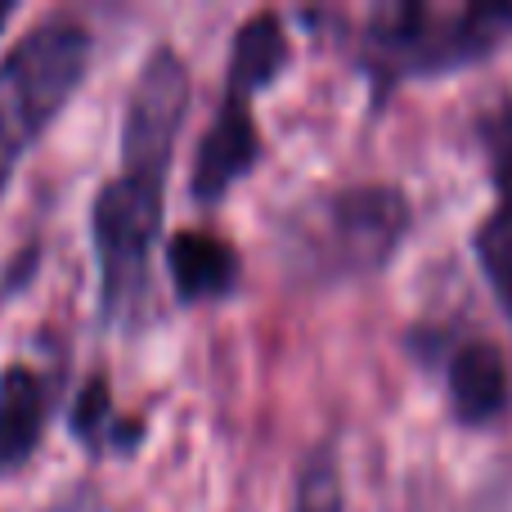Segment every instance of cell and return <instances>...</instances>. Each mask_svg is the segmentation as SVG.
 <instances>
[{
  "mask_svg": "<svg viewBox=\"0 0 512 512\" xmlns=\"http://www.w3.org/2000/svg\"><path fill=\"white\" fill-rule=\"evenodd\" d=\"M288 63V36H283V23L274 14H256L239 27L234 36V54H230V77H225V90L252 99L256 90H265Z\"/></svg>",
  "mask_w": 512,
  "mask_h": 512,
  "instance_id": "obj_11",
  "label": "cell"
},
{
  "mask_svg": "<svg viewBox=\"0 0 512 512\" xmlns=\"http://www.w3.org/2000/svg\"><path fill=\"white\" fill-rule=\"evenodd\" d=\"M256 158H261V135H256V122H252V99L225 90L221 113L207 126L203 144L194 153L189 189H194L198 203H216V198L230 194V185L243 171L256 167Z\"/></svg>",
  "mask_w": 512,
  "mask_h": 512,
  "instance_id": "obj_6",
  "label": "cell"
},
{
  "mask_svg": "<svg viewBox=\"0 0 512 512\" xmlns=\"http://www.w3.org/2000/svg\"><path fill=\"white\" fill-rule=\"evenodd\" d=\"M167 270H171V283H176V297L185 306H194V301H212L234 292V283H239V252L225 239H216V234L180 230L167 243Z\"/></svg>",
  "mask_w": 512,
  "mask_h": 512,
  "instance_id": "obj_9",
  "label": "cell"
},
{
  "mask_svg": "<svg viewBox=\"0 0 512 512\" xmlns=\"http://www.w3.org/2000/svg\"><path fill=\"white\" fill-rule=\"evenodd\" d=\"M405 198L387 185H355L319 198L306 216L297 212L301 256L319 274H364L382 265L405 234Z\"/></svg>",
  "mask_w": 512,
  "mask_h": 512,
  "instance_id": "obj_4",
  "label": "cell"
},
{
  "mask_svg": "<svg viewBox=\"0 0 512 512\" xmlns=\"http://www.w3.org/2000/svg\"><path fill=\"white\" fill-rule=\"evenodd\" d=\"M481 135H486L490 171H495V185H499V207L481 225L477 256H481V270L495 283L504 310L512 315V99L490 108L486 122H481Z\"/></svg>",
  "mask_w": 512,
  "mask_h": 512,
  "instance_id": "obj_7",
  "label": "cell"
},
{
  "mask_svg": "<svg viewBox=\"0 0 512 512\" xmlns=\"http://www.w3.org/2000/svg\"><path fill=\"white\" fill-rule=\"evenodd\" d=\"M450 405L463 423H490L508 405V364L499 346L463 342L450 355Z\"/></svg>",
  "mask_w": 512,
  "mask_h": 512,
  "instance_id": "obj_10",
  "label": "cell"
},
{
  "mask_svg": "<svg viewBox=\"0 0 512 512\" xmlns=\"http://www.w3.org/2000/svg\"><path fill=\"white\" fill-rule=\"evenodd\" d=\"M18 14V5H9V0H0V32H5V23Z\"/></svg>",
  "mask_w": 512,
  "mask_h": 512,
  "instance_id": "obj_14",
  "label": "cell"
},
{
  "mask_svg": "<svg viewBox=\"0 0 512 512\" xmlns=\"http://www.w3.org/2000/svg\"><path fill=\"white\" fill-rule=\"evenodd\" d=\"M292 512H342V477H337L333 450H315L297 477Z\"/></svg>",
  "mask_w": 512,
  "mask_h": 512,
  "instance_id": "obj_13",
  "label": "cell"
},
{
  "mask_svg": "<svg viewBox=\"0 0 512 512\" xmlns=\"http://www.w3.org/2000/svg\"><path fill=\"white\" fill-rule=\"evenodd\" d=\"M162 167H126L90 207V239L99 265V315L108 324H135L149 306V265L162 234Z\"/></svg>",
  "mask_w": 512,
  "mask_h": 512,
  "instance_id": "obj_2",
  "label": "cell"
},
{
  "mask_svg": "<svg viewBox=\"0 0 512 512\" xmlns=\"http://www.w3.org/2000/svg\"><path fill=\"white\" fill-rule=\"evenodd\" d=\"M512 36V5H382L364 45L382 77H432L486 59Z\"/></svg>",
  "mask_w": 512,
  "mask_h": 512,
  "instance_id": "obj_3",
  "label": "cell"
},
{
  "mask_svg": "<svg viewBox=\"0 0 512 512\" xmlns=\"http://www.w3.org/2000/svg\"><path fill=\"white\" fill-rule=\"evenodd\" d=\"M54 409L50 378L27 364H9L0 373V472L23 468L36 454Z\"/></svg>",
  "mask_w": 512,
  "mask_h": 512,
  "instance_id": "obj_8",
  "label": "cell"
},
{
  "mask_svg": "<svg viewBox=\"0 0 512 512\" xmlns=\"http://www.w3.org/2000/svg\"><path fill=\"white\" fill-rule=\"evenodd\" d=\"M72 432H77L90 450H104V445L135 450V441H140V427L135 423H113V396H108L104 373H95V378L77 391V400H72Z\"/></svg>",
  "mask_w": 512,
  "mask_h": 512,
  "instance_id": "obj_12",
  "label": "cell"
},
{
  "mask_svg": "<svg viewBox=\"0 0 512 512\" xmlns=\"http://www.w3.org/2000/svg\"><path fill=\"white\" fill-rule=\"evenodd\" d=\"M90 54L95 41L86 27L68 14H54L41 18L0 59V203L27 149L50 131V122L81 90Z\"/></svg>",
  "mask_w": 512,
  "mask_h": 512,
  "instance_id": "obj_1",
  "label": "cell"
},
{
  "mask_svg": "<svg viewBox=\"0 0 512 512\" xmlns=\"http://www.w3.org/2000/svg\"><path fill=\"white\" fill-rule=\"evenodd\" d=\"M189 108V68L176 50L158 45L144 59L135 90L122 117V162L126 167H162L171 171L176 135Z\"/></svg>",
  "mask_w": 512,
  "mask_h": 512,
  "instance_id": "obj_5",
  "label": "cell"
}]
</instances>
